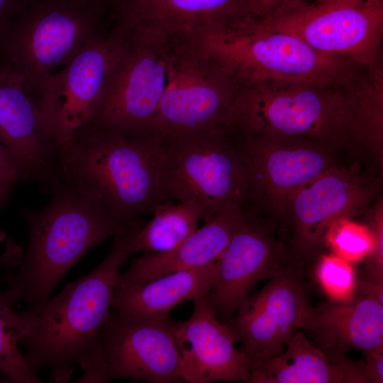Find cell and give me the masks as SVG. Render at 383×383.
<instances>
[{
  "label": "cell",
  "instance_id": "obj_1",
  "mask_svg": "<svg viewBox=\"0 0 383 383\" xmlns=\"http://www.w3.org/2000/svg\"><path fill=\"white\" fill-rule=\"evenodd\" d=\"M224 127L233 136L306 139L373 162L383 150V86L365 67L343 82L239 84Z\"/></svg>",
  "mask_w": 383,
  "mask_h": 383
},
{
  "label": "cell",
  "instance_id": "obj_2",
  "mask_svg": "<svg viewBox=\"0 0 383 383\" xmlns=\"http://www.w3.org/2000/svg\"><path fill=\"white\" fill-rule=\"evenodd\" d=\"M63 183L100 202L129 226H141L170 199L163 145L149 135H128L89 122L58 145Z\"/></svg>",
  "mask_w": 383,
  "mask_h": 383
},
{
  "label": "cell",
  "instance_id": "obj_3",
  "mask_svg": "<svg viewBox=\"0 0 383 383\" xmlns=\"http://www.w3.org/2000/svg\"><path fill=\"white\" fill-rule=\"evenodd\" d=\"M134 230L114 236L109 252L91 272L69 283L39 309L20 312L26 332L19 345L34 374L45 368L52 382H67L76 365L84 370L90 362L111 313L120 270L132 255Z\"/></svg>",
  "mask_w": 383,
  "mask_h": 383
},
{
  "label": "cell",
  "instance_id": "obj_4",
  "mask_svg": "<svg viewBox=\"0 0 383 383\" xmlns=\"http://www.w3.org/2000/svg\"><path fill=\"white\" fill-rule=\"evenodd\" d=\"M42 209H21L29 231L27 250L14 273L1 279L16 304L39 309L57 283L91 248L138 227L63 183Z\"/></svg>",
  "mask_w": 383,
  "mask_h": 383
},
{
  "label": "cell",
  "instance_id": "obj_5",
  "mask_svg": "<svg viewBox=\"0 0 383 383\" xmlns=\"http://www.w3.org/2000/svg\"><path fill=\"white\" fill-rule=\"evenodd\" d=\"M178 39L209 57L238 84L267 80L343 82L362 67L323 55L258 18L206 27Z\"/></svg>",
  "mask_w": 383,
  "mask_h": 383
},
{
  "label": "cell",
  "instance_id": "obj_6",
  "mask_svg": "<svg viewBox=\"0 0 383 383\" xmlns=\"http://www.w3.org/2000/svg\"><path fill=\"white\" fill-rule=\"evenodd\" d=\"M107 6L95 0H32L0 34V67L35 93L53 69L101 33Z\"/></svg>",
  "mask_w": 383,
  "mask_h": 383
},
{
  "label": "cell",
  "instance_id": "obj_7",
  "mask_svg": "<svg viewBox=\"0 0 383 383\" xmlns=\"http://www.w3.org/2000/svg\"><path fill=\"white\" fill-rule=\"evenodd\" d=\"M163 44L166 82L149 134L169 139L224 126L238 83L217 63L176 39Z\"/></svg>",
  "mask_w": 383,
  "mask_h": 383
},
{
  "label": "cell",
  "instance_id": "obj_8",
  "mask_svg": "<svg viewBox=\"0 0 383 383\" xmlns=\"http://www.w3.org/2000/svg\"><path fill=\"white\" fill-rule=\"evenodd\" d=\"M169 198L195 205L203 220L233 206H244L246 184L233 135L224 127L162 143Z\"/></svg>",
  "mask_w": 383,
  "mask_h": 383
},
{
  "label": "cell",
  "instance_id": "obj_9",
  "mask_svg": "<svg viewBox=\"0 0 383 383\" xmlns=\"http://www.w3.org/2000/svg\"><path fill=\"white\" fill-rule=\"evenodd\" d=\"M246 196L243 208L287 226L285 206L296 190L338 164V154L306 139L269 135L233 136Z\"/></svg>",
  "mask_w": 383,
  "mask_h": 383
},
{
  "label": "cell",
  "instance_id": "obj_10",
  "mask_svg": "<svg viewBox=\"0 0 383 383\" xmlns=\"http://www.w3.org/2000/svg\"><path fill=\"white\" fill-rule=\"evenodd\" d=\"M78 382L116 378L171 383L184 382L174 321L135 318L111 312L96 350Z\"/></svg>",
  "mask_w": 383,
  "mask_h": 383
},
{
  "label": "cell",
  "instance_id": "obj_11",
  "mask_svg": "<svg viewBox=\"0 0 383 383\" xmlns=\"http://www.w3.org/2000/svg\"><path fill=\"white\" fill-rule=\"evenodd\" d=\"M123 45L116 29L100 33L35 91L47 131L58 145L94 118Z\"/></svg>",
  "mask_w": 383,
  "mask_h": 383
},
{
  "label": "cell",
  "instance_id": "obj_12",
  "mask_svg": "<svg viewBox=\"0 0 383 383\" xmlns=\"http://www.w3.org/2000/svg\"><path fill=\"white\" fill-rule=\"evenodd\" d=\"M262 19L323 55L363 67L382 62L383 0L355 4L305 1Z\"/></svg>",
  "mask_w": 383,
  "mask_h": 383
},
{
  "label": "cell",
  "instance_id": "obj_13",
  "mask_svg": "<svg viewBox=\"0 0 383 383\" xmlns=\"http://www.w3.org/2000/svg\"><path fill=\"white\" fill-rule=\"evenodd\" d=\"M377 197L376 182L363 176L358 164L338 163L304 184L285 206L294 256L306 258L318 253L333 222L367 213Z\"/></svg>",
  "mask_w": 383,
  "mask_h": 383
},
{
  "label": "cell",
  "instance_id": "obj_14",
  "mask_svg": "<svg viewBox=\"0 0 383 383\" xmlns=\"http://www.w3.org/2000/svg\"><path fill=\"white\" fill-rule=\"evenodd\" d=\"M122 34V52L91 122L125 134L150 135L166 82L165 47Z\"/></svg>",
  "mask_w": 383,
  "mask_h": 383
},
{
  "label": "cell",
  "instance_id": "obj_15",
  "mask_svg": "<svg viewBox=\"0 0 383 383\" xmlns=\"http://www.w3.org/2000/svg\"><path fill=\"white\" fill-rule=\"evenodd\" d=\"M273 221L243 208L232 235L218 260L208 301L223 323L229 321L260 281L287 266L288 250Z\"/></svg>",
  "mask_w": 383,
  "mask_h": 383
},
{
  "label": "cell",
  "instance_id": "obj_16",
  "mask_svg": "<svg viewBox=\"0 0 383 383\" xmlns=\"http://www.w3.org/2000/svg\"><path fill=\"white\" fill-rule=\"evenodd\" d=\"M310 307L301 279L287 266L249 295L225 323L251 363L281 353L301 330Z\"/></svg>",
  "mask_w": 383,
  "mask_h": 383
},
{
  "label": "cell",
  "instance_id": "obj_17",
  "mask_svg": "<svg viewBox=\"0 0 383 383\" xmlns=\"http://www.w3.org/2000/svg\"><path fill=\"white\" fill-rule=\"evenodd\" d=\"M0 140L28 166L32 181L51 194L63 184L58 145L50 136L35 94L0 67Z\"/></svg>",
  "mask_w": 383,
  "mask_h": 383
},
{
  "label": "cell",
  "instance_id": "obj_18",
  "mask_svg": "<svg viewBox=\"0 0 383 383\" xmlns=\"http://www.w3.org/2000/svg\"><path fill=\"white\" fill-rule=\"evenodd\" d=\"M113 5L120 32L158 43L257 18L249 0H114Z\"/></svg>",
  "mask_w": 383,
  "mask_h": 383
},
{
  "label": "cell",
  "instance_id": "obj_19",
  "mask_svg": "<svg viewBox=\"0 0 383 383\" xmlns=\"http://www.w3.org/2000/svg\"><path fill=\"white\" fill-rule=\"evenodd\" d=\"M190 317L174 322V331L180 351V374L184 382L249 383L250 362L235 347V338L220 321L210 305L207 294L193 301Z\"/></svg>",
  "mask_w": 383,
  "mask_h": 383
},
{
  "label": "cell",
  "instance_id": "obj_20",
  "mask_svg": "<svg viewBox=\"0 0 383 383\" xmlns=\"http://www.w3.org/2000/svg\"><path fill=\"white\" fill-rule=\"evenodd\" d=\"M301 330L309 331L331 360L349 350L363 354L383 350V304L360 296L345 301H330L311 307Z\"/></svg>",
  "mask_w": 383,
  "mask_h": 383
},
{
  "label": "cell",
  "instance_id": "obj_21",
  "mask_svg": "<svg viewBox=\"0 0 383 383\" xmlns=\"http://www.w3.org/2000/svg\"><path fill=\"white\" fill-rule=\"evenodd\" d=\"M243 206H233L215 213L174 249L144 253L119 274L116 287L125 289L172 272L204 267L216 262L232 235Z\"/></svg>",
  "mask_w": 383,
  "mask_h": 383
},
{
  "label": "cell",
  "instance_id": "obj_22",
  "mask_svg": "<svg viewBox=\"0 0 383 383\" xmlns=\"http://www.w3.org/2000/svg\"><path fill=\"white\" fill-rule=\"evenodd\" d=\"M249 383H366L363 360L345 355L331 361L298 331L284 350L250 363Z\"/></svg>",
  "mask_w": 383,
  "mask_h": 383
},
{
  "label": "cell",
  "instance_id": "obj_23",
  "mask_svg": "<svg viewBox=\"0 0 383 383\" xmlns=\"http://www.w3.org/2000/svg\"><path fill=\"white\" fill-rule=\"evenodd\" d=\"M217 264L218 261L204 267L172 272L128 288H115L111 308L125 316L167 320L180 303L194 301L209 292Z\"/></svg>",
  "mask_w": 383,
  "mask_h": 383
},
{
  "label": "cell",
  "instance_id": "obj_24",
  "mask_svg": "<svg viewBox=\"0 0 383 383\" xmlns=\"http://www.w3.org/2000/svg\"><path fill=\"white\" fill-rule=\"evenodd\" d=\"M152 214L149 222L133 231L132 254L170 251L187 239L203 220L201 211L195 205L174 204L170 199L158 204Z\"/></svg>",
  "mask_w": 383,
  "mask_h": 383
},
{
  "label": "cell",
  "instance_id": "obj_25",
  "mask_svg": "<svg viewBox=\"0 0 383 383\" xmlns=\"http://www.w3.org/2000/svg\"><path fill=\"white\" fill-rule=\"evenodd\" d=\"M16 304L4 290H0V372L14 383H39L42 381L30 369L19 349V341L26 330Z\"/></svg>",
  "mask_w": 383,
  "mask_h": 383
},
{
  "label": "cell",
  "instance_id": "obj_26",
  "mask_svg": "<svg viewBox=\"0 0 383 383\" xmlns=\"http://www.w3.org/2000/svg\"><path fill=\"white\" fill-rule=\"evenodd\" d=\"M374 238L370 227L342 218L333 222L324 236V245L331 252L351 262L366 260L374 248Z\"/></svg>",
  "mask_w": 383,
  "mask_h": 383
},
{
  "label": "cell",
  "instance_id": "obj_27",
  "mask_svg": "<svg viewBox=\"0 0 383 383\" xmlns=\"http://www.w3.org/2000/svg\"><path fill=\"white\" fill-rule=\"evenodd\" d=\"M315 276L331 301L345 302L355 298L357 283L353 263L332 252L322 255L316 265Z\"/></svg>",
  "mask_w": 383,
  "mask_h": 383
},
{
  "label": "cell",
  "instance_id": "obj_28",
  "mask_svg": "<svg viewBox=\"0 0 383 383\" xmlns=\"http://www.w3.org/2000/svg\"><path fill=\"white\" fill-rule=\"evenodd\" d=\"M369 220L368 226L374 238V248L366 258V271L378 277L383 278V204L378 199L366 213Z\"/></svg>",
  "mask_w": 383,
  "mask_h": 383
},
{
  "label": "cell",
  "instance_id": "obj_29",
  "mask_svg": "<svg viewBox=\"0 0 383 383\" xmlns=\"http://www.w3.org/2000/svg\"><path fill=\"white\" fill-rule=\"evenodd\" d=\"M28 180L32 181L28 166L0 140V182L16 185Z\"/></svg>",
  "mask_w": 383,
  "mask_h": 383
},
{
  "label": "cell",
  "instance_id": "obj_30",
  "mask_svg": "<svg viewBox=\"0 0 383 383\" xmlns=\"http://www.w3.org/2000/svg\"><path fill=\"white\" fill-rule=\"evenodd\" d=\"M258 18H269L289 11L306 0H249Z\"/></svg>",
  "mask_w": 383,
  "mask_h": 383
},
{
  "label": "cell",
  "instance_id": "obj_31",
  "mask_svg": "<svg viewBox=\"0 0 383 383\" xmlns=\"http://www.w3.org/2000/svg\"><path fill=\"white\" fill-rule=\"evenodd\" d=\"M364 355L363 374L366 383H382L383 350Z\"/></svg>",
  "mask_w": 383,
  "mask_h": 383
},
{
  "label": "cell",
  "instance_id": "obj_32",
  "mask_svg": "<svg viewBox=\"0 0 383 383\" xmlns=\"http://www.w3.org/2000/svg\"><path fill=\"white\" fill-rule=\"evenodd\" d=\"M357 289L362 296L374 299L383 304V278L365 272L363 279L357 284Z\"/></svg>",
  "mask_w": 383,
  "mask_h": 383
},
{
  "label": "cell",
  "instance_id": "obj_33",
  "mask_svg": "<svg viewBox=\"0 0 383 383\" xmlns=\"http://www.w3.org/2000/svg\"><path fill=\"white\" fill-rule=\"evenodd\" d=\"M32 0H0V34L5 26L18 16Z\"/></svg>",
  "mask_w": 383,
  "mask_h": 383
},
{
  "label": "cell",
  "instance_id": "obj_34",
  "mask_svg": "<svg viewBox=\"0 0 383 383\" xmlns=\"http://www.w3.org/2000/svg\"><path fill=\"white\" fill-rule=\"evenodd\" d=\"M4 234L0 231V240H2ZM22 257V250L15 243L7 244L6 252L0 256V265L18 266Z\"/></svg>",
  "mask_w": 383,
  "mask_h": 383
},
{
  "label": "cell",
  "instance_id": "obj_35",
  "mask_svg": "<svg viewBox=\"0 0 383 383\" xmlns=\"http://www.w3.org/2000/svg\"><path fill=\"white\" fill-rule=\"evenodd\" d=\"M15 186L16 184L12 183L0 182V208L6 201L11 192Z\"/></svg>",
  "mask_w": 383,
  "mask_h": 383
},
{
  "label": "cell",
  "instance_id": "obj_36",
  "mask_svg": "<svg viewBox=\"0 0 383 383\" xmlns=\"http://www.w3.org/2000/svg\"><path fill=\"white\" fill-rule=\"evenodd\" d=\"M315 1H330V2H333V3H338V4H355L364 3V2H368V1H380V0H315Z\"/></svg>",
  "mask_w": 383,
  "mask_h": 383
},
{
  "label": "cell",
  "instance_id": "obj_37",
  "mask_svg": "<svg viewBox=\"0 0 383 383\" xmlns=\"http://www.w3.org/2000/svg\"><path fill=\"white\" fill-rule=\"evenodd\" d=\"M96 1H101V2H103V3H105L106 4H112L113 2V0H96Z\"/></svg>",
  "mask_w": 383,
  "mask_h": 383
},
{
  "label": "cell",
  "instance_id": "obj_38",
  "mask_svg": "<svg viewBox=\"0 0 383 383\" xmlns=\"http://www.w3.org/2000/svg\"><path fill=\"white\" fill-rule=\"evenodd\" d=\"M4 380H7L6 378H1L0 377V382H4Z\"/></svg>",
  "mask_w": 383,
  "mask_h": 383
}]
</instances>
